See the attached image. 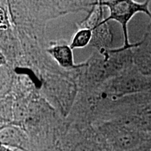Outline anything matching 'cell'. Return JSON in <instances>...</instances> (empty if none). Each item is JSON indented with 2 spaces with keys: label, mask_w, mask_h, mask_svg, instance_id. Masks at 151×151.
Returning <instances> with one entry per match:
<instances>
[{
  "label": "cell",
  "mask_w": 151,
  "mask_h": 151,
  "mask_svg": "<svg viewBox=\"0 0 151 151\" xmlns=\"http://www.w3.org/2000/svg\"><path fill=\"white\" fill-rule=\"evenodd\" d=\"M92 38V30L90 28L78 27L70 43L71 48H83L90 45Z\"/></svg>",
  "instance_id": "obj_10"
},
{
  "label": "cell",
  "mask_w": 151,
  "mask_h": 151,
  "mask_svg": "<svg viewBox=\"0 0 151 151\" xmlns=\"http://www.w3.org/2000/svg\"><path fill=\"white\" fill-rule=\"evenodd\" d=\"M103 89L113 99L151 91V76L141 72L134 65L118 76L101 85Z\"/></svg>",
  "instance_id": "obj_4"
},
{
  "label": "cell",
  "mask_w": 151,
  "mask_h": 151,
  "mask_svg": "<svg viewBox=\"0 0 151 151\" xmlns=\"http://www.w3.org/2000/svg\"><path fill=\"white\" fill-rule=\"evenodd\" d=\"M92 38L90 46H92L98 52H104L112 49L113 34L109 22L104 20L92 27Z\"/></svg>",
  "instance_id": "obj_9"
},
{
  "label": "cell",
  "mask_w": 151,
  "mask_h": 151,
  "mask_svg": "<svg viewBox=\"0 0 151 151\" xmlns=\"http://www.w3.org/2000/svg\"><path fill=\"white\" fill-rule=\"evenodd\" d=\"M0 151H15V150H14V149L8 148V147L1 146V148H0Z\"/></svg>",
  "instance_id": "obj_11"
},
{
  "label": "cell",
  "mask_w": 151,
  "mask_h": 151,
  "mask_svg": "<svg viewBox=\"0 0 151 151\" xmlns=\"http://www.w3.org/2000/svg\"><path fill=\"white\" fill-rule=\"evenodd\" d=\"M1 146L21 151H32L31 141L23 128L16 124L1 126Z\"/></svg>",
  "instance_id": "obj_6"
},
{
  "label": "cell",
  "mask_w": 151,
  "mask_h": 151,
  "mask_svg": "<svg viewBox=\"0 0 151 151\" xmlns=\"http://www.w3.org/2000/svg\"><path fill=\"white\" fill-rule=\"evenodd\" d=\"M46 52L58 64L60 69L72 71L78 67V65L74 63L73 50L69 45L52 43L46 49Z\"/></svg>",
  "instance_id": "obj_8"
},
{
  "label": "cell",
  "mask_w": 151,
  "mask_h": 151,
  "mask_svg": "<svg viewBox=\"0 0 151 151\" xmlns=\"http://www.w3.org/2000/svg\"><path fill=\"white\" fill-rule=\"evenodd\" d=\"M58 143L62 151H111L103 136L92 124L65 122Z\"/></svg>",
  "instance_id": "obj_3"
},
{
  "label": "cell",
  "mask_w": 151,
  "mask_h": 151,
  "mask_svg": "<svg viewBox=\"0 0 151 151\" xmlns=\"http://www.w3.org/2000/svg\"><path fill=\"white\" fill-rule=\"evenodd\" d=\"M132 51L134 65L143 74L151 76V32H146Z\"/></svg>",
  "instance_id": "obj_7"
},
{
  "label": "cell",
  "mask_w": 151,
  "mask_h": 151,
  "mask_svg": "<svg viewBox=\"0 0 151 151\" xmlns=\"http://www.w3.org/2000/svg\"><path fill=\"white\" fill-rule=\"evenodd\" d=\"M137 45L136 42L131 46L97 51L86 62L78 65L75 69L78 90L97 88L133 67L132 48Z\"/></svg>",
  "instance_id": "obj_1"
},
{
  "label": "cell",
  "mask_w": 151,
  "mask_h": 151,
  "mask_svg": "<svg viewBox=\"0 0 151 151\" xmlns=\"http://www.w3.org/2000/svg\"><path fill=\"white\" fill-rule=\"evenodd\" d=\"M94 126L111 151H151V132L126 127L113 120Z\"/></svg>",
  "instance_id": "obj_2"
},
{
  "label": "cell",
  "mask_w": 151,
  "mask_h": 151,
  "mask_svg": "<svg viewBox=\"0 0 151 151\" xmlns=\"http://www.w3.org/2000/svg\"><path fill=\"white\" fill-rule=\"evenodd\" d=\"M150 1L137 2L133 0H108L98 1L100 5L109 10V15L104 19L106 22L116 21L121 25L124 38V46H131L128 35V24L132 18L139 13L147 15L151 20V12L149 9Z\"/></svg>",
  "instance_id": "obj_5"
}]
</instances>
